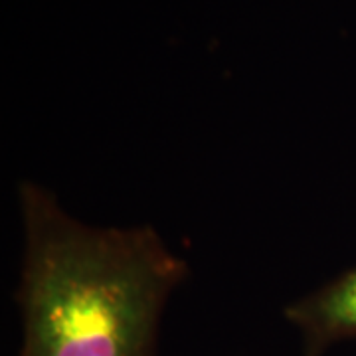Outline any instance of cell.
<instances>
[{"label":"cell","mask_w":356,"mask_h":356,"mask_svg":"<svg viewBox=\"0 0 356 356\" xmlns=\"http://www.w3.org/2000/svg\"><path fill=\"white\" fill-rule=\"evenodd\" d=\"M22 267L16 356H154L184 257L153 226H91L48 188L20 182Z\"/></svg>","instance_id":"obj_1"},{"label":"cell","mask_w":356,"mask_h":356,"mask_svg":"<svg viewBox=\"0 0 356 356\" xmlns=\"http://www.w3.org/2000/svg\"><path fill=\"white\" fill-rule=\"evenodd\" d=\"M285 318L303 334L305 356L356 339V267L285 307Z\"/></svg>","instance_id":"obj_2"}]
</instances>
